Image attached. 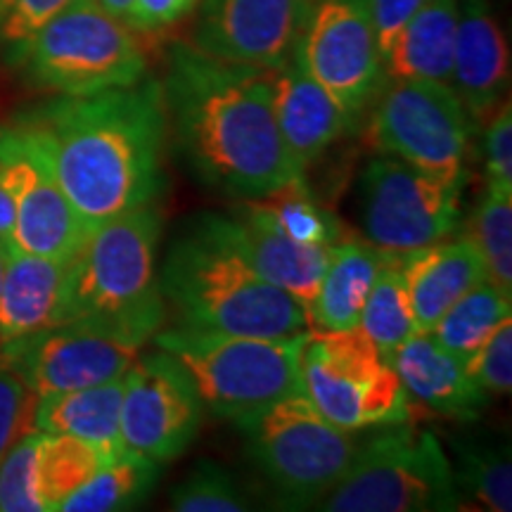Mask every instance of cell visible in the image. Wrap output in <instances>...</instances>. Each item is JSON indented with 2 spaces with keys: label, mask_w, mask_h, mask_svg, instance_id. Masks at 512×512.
Wrapping results in <instances>:
<instances>
[{
  "label": "cell",
  "mask_w": 512,
  "mask_h": 512,
  "mask_svg": "<svg viewBox=\"0 0 512 512\" xmlns=\"http://www.w3.org/2000/svg\"><path fill=\"white\" fill-rule=\"evenodd\" d=\"M34 133L60 188L93 230L157 202L169 133L162 83L57 95L17 119Z\"/></svg>",
  "instance_id": "6da1fadb"
},
{
  "label": "cell",
  "mask_w": 512,
  "mask_h": 512,
  "mask_svg": "<svg viewBox=\"0 0 512 512\" xmlns=\"http://www.w3.org/2000/svg\"><path fill=\"white\" fill-rule=\"evenodd\" d=\"M162 95L178 150L204 183L261 200L304 178L275 121L268 69L178 41L166 57Z\"/></svg>",
  "instance_id": "7a4b0ae2"
},
{
  "label": "cell",
  "mask_w": 512,
  "mask_h": 512,
  "mask_svg": "<svg viewBox=\"0 0 512 512\" xmlns=\"http://www.w3.org/2000/svg\"><path fill=\"white\" fill-rule=\"evenodd\" d=\"M159 287L181 328L252 337L311 330L304 306L249 264L223 214L197 216L176 235L159 266Z\"/></svg>",
  "instance_id": "3957f363"
},
{
  "label": "cell",
  "mask_w": 512,
  "mask_h": 512,
  "mask_svg": "<svg viewBox=\"0 0 512 512\" xmlns=\"http://www.w3.org/2000/svg\"><path fill=\"white\" fill-rule=\"evenodd\" d=\"M162 214L157 202L88 230L69 259L60 323L100 325L143 344L164 325L157 247Z\"/></svg>",
  "instance_id": "277c9868"
},
{
  "label": "cell",
  "mask_w": 512,
  "mask_h": 512,
  "mask_svg": "<svg viewBox=\"0 0 512 512\" xmlns=\"http://www.w3.org/2000/svg\"><path fill=\"white\" fill-rule=\"evenodd\" d=\"M304 335L252 337L174 325L155 332V344L195 384L204 411L247 427L285 396L302 392Z\"/></svg>",
  "instance_id": "5b68a950"
},
{
  "label": "cell",
  "mask_w": 512,
  "mask_h": 512,
  "mask_svg": "<svg viewBox=\"0 0 512 512\" xmlns=\"http://www.w3.org/2000/svg\"><path fill=\"white\" fill-rule=\"evenodd\" d=\"M31 86L57 95H93L126 88L147 76L138 34L100 10L74 0L10 57Z\"/></svg>",
  "instance_id": "8992f818"
},
{
  "label": "cell",
  "mask_w": 512,
  "mask_h": 512,
  "mask_svg": "<svg viewBox=\"0 0 512 512\" xmlns=\"http://www.w3.org/2000/svg\"><path fill=\"white\" fill-rule=\"evenodd\" d=\"M463 498L451 460L430 430L396 422L358 446L344 477L318 503L325 512H451Z\"/></svg>",
  "instance_id": "52a82bcc"
},
{
  "label": "cell",
  "mask_w": 512,
  "mask_h": 512,
  "mask_svg": "<svg viewBox=\"0 0 512 512\" xmlns=\"http://www.w3.org/2000/svg\"><path fill=\"white\" fill-rule=\"evenodd\" d=\"M247 456L283 510L318 508L358 451L304 392L285 396L247 427Z\"/></svg>",
  "instance_id": "ba28073f"
},
{
  "label": "cell",
  "mask_w": 512,
  "mask_h": 512,
  "mask_svg": "<svg viewBox=\"0 0 512 512\" xmlns=\"http://www.w3.org/2000/svg\"><path fill=\"white\" fill-rule=\"evenodd\" d=\"M302 392L347 432L408 422V394L392 363L361 328L306 332Z\"/></svg>",
  "instance_id": "9c48e42d"
},
{
  "label": "cell",
  "mask_w": 512,
  "mask_h": 512,
  "mask_svg": "<svg viewBox=\"0 0 512 512\" xmlns=\"http://www.w3.org/2000/svg\"><path fill=\"white\" fill-rule=\"evenodd\" d=\"M467 174L441 176L380 155L358 178V221L370 245L408 254L451 238L460 226Z\"/></svg>",
  "instance_id": "30bf717a"
},
{
  "label": "cell",
  "mask_w": 512,
  "mask_h": 512,
  "mask_svg": "<svg viewBox=\"0 0 512 512\" xmlns=\"http://www.w3.org/2000/svg\"><path fill=\"white\" fill-rule=\"evenodd\" d=\"M370 107L368 133L382 155L432 174H465L475 121L451 86L387 79Z\"/></svg>",
  "instance_id": "8fae6325"
},
{
  "label": "cell",
  "mask_w": 512,
  "mask_h": 512,
  "mask_svg": "<svg viewBox=\"0 0 512 512\" xmlns=\"http://www.w3.org/2000/svg\"><path fill=\"white\" fill-rule=\"evenodd\" d=\"M297 57L337 102L349 128L366 119L387 81L366 0H316Z\"/></svg>",
  "instance_id": "7c38bea8"
},
{
  "label": "cell",
  "mask_w": 512,
  "mask_h": 512,
  "mask_svg": "<svg viewBox=\"0 0 512 512\" xmlns=\"http://www.w3.org/2000/svg\"><path fill=\"white\" fill-rule=\"evenodd\" d=\"M0 183L15 207L12 245L60 261L79 252L86 223L57 183L41 143L19 121L0 128Z\"/></svg>",
  "instance_id": "4fadbf2b"
},
{
  "label": "cell",
  "mask_w": 512,
  "mask_h": 512,
  "mask_svg": "<svg viewBox=\"0 0 512 512\" xmlns=\"http://www.w3.org/2000/svg\"><path fill=\"white\" fill-rule=\"evenodd\" d=\"M204 418V406L188 373L176 358L159 349L138 356L124 377L121 441L126 451L155 463H169L185 453Z\"/></svg>",
  "instance_id": "5bb4252c"
},
{
  "label": "cell",
  "mask_w": 512,
  "mask_h": 512,
  "mask_svg": "<svg viewBox=\"0 0 512 512\" xmlns=\"http://www.w3.org/2000/svg\"><path fill=\"white\" fill-rule=\"evenodd\" d=\"M143 344L100 325L60 323L3 351L8 368L27 382L36 396L74 392L124 377Z\"/></svg>",
  "instance_id": "9a60e30c"
},
{
  "label": "cell",
  "mask_w": 512,
  "mask_h": 512,
  "mask_svg": "<svg viewBox=\"0 0 512 512\" xmlns=\"http://www.w3.org/2000/svg\"><path fill=\"white\" fill-rule=\"evenodd\" d=\"M316 0H202L190 43L216 60L278 69L297 53Z\"/></svg>",
  "instance_id": "2e32d148"
},
{
  "label": "cell",
  "mask_w": 512,
  "mask_h": 512,
  "mask_svg": "<svg viewBox=\"0 0 512 512\" xmlns=\"http://www.w3.org/2000/svg\"><path fill=\"white\" fill-rule=\"evenodd\" d=\"M228 226L242 254L268 283L292 294L311 318L320 280L330 261V249L294 240L261 200H245L228 214Z\"/></svg>",
  "instance_id": "e0dca14e"
},
{
  "label": "cell",
  "mask_w": 512,
  "mask_h": 512,
  "mask_svg": "<svg viewBox=\"0 0 512 512\" xmlns=\"http://www.w3.org/2000/svg\"><path fill=\"white\" fill-rule=\"evenodd\" d=\"M510 83V50L486 0H458L451 91L472 121L491 117Z\"/></svg>",
  "instance_id": "ac0fdd59"
},
{
  "label": "cell",
  "mask_w": 512,
  "mask_h": 512,
  "mask_svg": "<svg viewBox=\"0 0 512 512\" xmlns=\"http://www.w3.org/2000/svg\"><path fill=\"white\" fill-rule=\"evenodd\" d=\"M271 95L287 150L304 174L339 136L351 131L337 102L306 72L297 53L271 69Z\"/></svg>",
  "instance_id": "d6986e66"
},
{
  "label": "cell",
  "mask_w": 512,
  "mask_h": 512,
  "mask_svg": "<svg viewBox=\"0 0 512 512\" xmlns=\"http://www.w3.org/2000/svg\"><path fill=\"white\" fill-rule=\"evenodd\" d=\"M69 261L8 247L0 285V354L60 325Z\"/></svg>",
  "instance_id": "ffe728a7"
},
{
  "label": "cell",
  "mask_w": 512,
  "mask_h": 512,
  "mask_svg": "<svg viewBox=\"0 0 512 512\" xmlns=\"http://www.w3.org/2000/svg\"><path fill=\"white\" fill-rule=\"evenodd\" d=\"M392 366L408 396L448 420H477L491 396L477 387L465 363L441 347L430 332H418L396 351Z\"/></svg>",
  "instance_id": "44dd1931"
},
{
  "label": "cell",
  "mask_w": 512,
  "mask_h": 512,
  "mask_svg": "<svg viewBox=\"0 0 512 512\" xmlns=\"http://www.w3.org/2000/svg\"><path fill=\"white\" fill-rule=\"evenodd\" d=\"M401 273L420 332H430L460 297L489 280L482 256L467 238L441 240L403 254Z\"/></svg>",
  "instance_id": "7402d4cb"
},
{
  "label": "cell",
  "mask_w": 512,
  "mask_h": 512,
  "mask_svg": "<svg viewBox=\"0 0 512 512\" xmlns=\"http://www.w3.org/2000/svg\"><path fill=\"white\" fill-rule=\"evenodd\" d=\"M124 377L74 392L36 396L31 427L43 434H72L88 441L110 463L126 451L121 441Z\"/></svg>",
  "instance_id": "603a6c76"
},
{
  "label": "cell",
  "mask_w": 512,
  "mask_h": 512,
  "mask_svg": "<svg viewBox=\"0 0 512 512\" xmlns=\"http://www.w3.org/2000/svg\"><path fill=\"white\" fill-rule=\"evenodd\" d=\"M458 0H425L403 24L382 62L387 79L451 83Z\"/></svg>",
  "instance_id": "cb8c5ba5"
},
{
  "label": "cell",
  "mask_w": 512,
  "mask_h": 512,
  "mask_svg": "<svg viewBox=\"0 0 512 512\" xmlns=\"http://www.w3.org/2000/svg\"><path fill=\"white\" fill-rule=\"evenodd\" d=\"M387 252L368 240H339L330 249V261L311 306V328H358L363 304Z\"/></svg>",
  "instance_id": "d4e9b609"
},
{
  "label": "cell",
  "mask_w": 512,
  "mask_h": 512,
  "mask_svg": "<svg viewBox=\"0 0 512 512\" xmlns=\"http://www.w3.org/2000/svg\"><path fill=\"white\" fill-rule=\"evenodd\" d=\"M98 448L72 434H38L34 456V494L43 510H60L69 496L91 482L105 465Z\"/></svg>",
  "instance_id": "484cf974"
},
{
  "label": "cell",
  "mask_w": 512,
  "mask_h": 512,
  "mask_svg": "<svg viewBox=\"0 0 512 512\" xmlns=\"http://www.w3.org/2000/svg\"><path fill=\"white\" fill-rule=\"evenodd\" d=\"M512 318V294L484 280L432 325L430 335L460 361L475 356L491 335Z\"/></svg>",
  "instance_id": "4316f807"
},
{
  "label": "cell",
  "mask_w": 512,
  "mask_h": 512,
  "mask_svg": "<svg viewBox=\"0 0 512 512\" xmlns=\"http://www.w3.org/2000/svg\"><path fill=\"white\" fill-rule=\"evenodd\" d=\"M451 470L460 498H472L489 512L512 510L510 448L482 437H458L451 441Z\"/></svg>",
  "instance_id": "83f0119b"
},
{
  "label": "cell",
  "mask_w": 512,
  "mask_h": 512,
  "mask_svg": "<svg viewBox=\"0 0 512 512\" xmlns=\"http://www.w3.org/2000/svg\"><path fill=\"white\" fill-rule=\"evenodd\" d=\"M401 264L403 254L387 252L363 304L361 320H358V328L373 339V344L389 363L396 351L420 332L415 325L411 302H408L406 285H403Z\"/></svg>",
  "instance_id": "f1b7e54d"
},
{
  "label": "cell",
  "mask_w": 512,
  "mask_h": 512,
  "mask_svg": "<svg viewBox=\"0 0 512 512\" xmlns=\"http://www.w3.org/2000/svg\"><path fill=\"white\" fill-rule=\"evenodd\" d=\"M162 475V463L124 451L95 472L91 482L81 486L62 503L64 512H112L126 510L143 501Z\"/></svg>",
  "instance_id": "f546056e"
},
{
  "label": "cell",
  "mask_w": 512,
  "mask_h": 512,
  "mask_svg": "<svg viewBox=\"0 0 512 512\" xmlns=\"http://www.w3.org/2000/svg\"><path fill=\"white\" fill-rule=\"evenodd\" d=\"M465 238L482 256L489 283L512 294V190L486 185Z\"/></svg>",
  "instance_id": "4dcf8cb0"
},
{
  "label": "cell",
  "mask_w": 512,
  "mask_h": 512,
  "mask_svg": "<svg viewBox=\"0 0 512 512\" xmlns=\"http://www.w3.org/2000/svg\"><path fill=\"white\" fill-rule=\"evenodd\" d=\"M169 508L176 512H245L254 508V501L233 472L214 460H202L171 491Z\"/></svg>",
  "instance_id": "1f68e13d"
},
{
  "label": "cell",
  "mask_w": 512,
  "mask_h": 512,
  "mask_svg": "<svg viewBox=\"0 0 512 512\" xmlns=\"http://www.w3.org/2000/svg\"><path fill=\"white\" fill-rule=\"evenodd\" d=\"M261 202L271 211L273 219L280 223V228L294 240L323 247H332L339 240H344L339 221L306 192L304 178L285 185L273 195L261 197Z\"/></svg>",
  "instance_id": "d6a6232c"
},
{
  "label": "cell",
  "mask_w": 512,
  "mask_h": 512,
  "mask_svg": "<svg viewBox=\"0 0 512 512\" xmlns=\"http://www.w3.org/2000/svg\"><path fill=\"white\" fill-rule=\"evenodd\" d=\"M36 430L24 432L0 460V512H41L34 494Z\"/></svg>",
  "instance_id": "836d02e7"
},
{
  "label": "cell",
  "mask_w": 512,
  "mask_h": 512,
  "mask_svg": "<svg viewBox=\"0 0 512 512\" xmlns=\"http://www.w3.org/2000/svg\"><path fill=\"white\" fill-rule=\"evenodd\" d=\"M467 373L489 396L510 394L512 387V318L491 335L489 342L465 361Z\"/></svg>",
  "instance_id": "e575fe53"
},
{
  "label": "cell",
  "mask_w": 512,
  "mask_h": 512,
  "mask_svg": "<svg viewBox=\"0 0 512 512\" xmlns=\"http://www.w3.org/2000/svg\"><path fill=\"white\" fill-rule=\"evenodd\" d=\"M34 406L36 394L27 387V382L15 370L0 368V460L24 432L34 430Z\"/></svg>",
  "instance_id": "d590c367"
},
{
  "label": "cell",
  "mask_w": 512,
  "mask_h": 512,
  "mask_svg": "<svg viewBox=\"0 0 512 512\" xmlns=\"http://www.w3.org/2000/svg\"><path fill=\"white\" fill-rule=\"evenodd\" d=\"M486 185L512 190V107L501 102L491 114L484 133Z\"/></svg>",
  "instance_id": "8d00e7d4"
},
{
  "label": "cell",
  "mask_w": 512,
  "mask_h": 512,
  "mask_svg": "<svg viewBox=\"0 0 512 512\" xmlns=\"http://www.w3.org/2000/svg\"><path fill=\"white\" fill-rule=\"evenodd\" d=\"M72 3L74 0H10L8 15L0 24V38L8 46L10 57Z\"/></svg>",
  "instance_id": "74e56055"
},
{
  "label": "cell",
  "mask_w": 512,
  "mask_h": 512,
  "mask_svg": "<svg viewBox=\"0 0 512 512\" xmlns=\"http://www.w3.org/2000/svg\"><path fill=\"white\" fill-rule=\"evenodd\" d=\"M200 0H133V27L138 34H152L174 27L197 10Z\"/></svg>",
  "instance_id": "f35d334b"
},
{
  "label": "cell",
  "mask_w": 512,
  "mask_h": 512,
  "mask_svg": "<svg viewBox=\"0 0 512 512\" xmlns=\"http://www.w3.org/2000/svg\"><path fill=\"white\" fill-rule=\"evenodd\" d=\"M425 0H366L370 17H373V27L380 43V53L384 57L387 48L399 34L403 24L413 17V12L420 8Z\"/></svg>",
  "instance_id": "ab89813d"
},
{
  "label": "cell",
  "mask_w": 512,
  "mask_h": 512,
  "mask_svg": "<svg viewBox=\"0 0 512 512\" xmlns=\"http://www.w3.org/2000/svg\"><path fill=\"white\" fill-rule=\"evenodd\" d=\"M12 235H15V207L5 190V185L0 183V242L5 247L12 245Z\"/></svg>",
  "instance_id": "60d3db41"
},
{
  "label": "cell",
  "mask_w": 512,
  "mask_h": 512,
  "mask_svg": "<svg viewBox=\"0 0 512 512\" xmlns=\"http://www.w3.org/2000/svg\"><path fill=\"white\" fill-rule=\"evenodd\" d=\"M93 3L98 5L100 10H105L107 15H112L114 19H119L121 24H126V27L136 31V27H133V0H93Z\"/></svg>",
  "instance_id": "b9f144b4"
},
{
  "label": "cell",
  "mask_w": 512,
  "mask_h": 512,
  "mask_svg": "<svg viewBox=\"0 0 512 512\" xmlns=\"http://www.w3.org/2000/svg\"><path fill=\"white\" fill-rule=\"evenodd\" d=\"M5 259H8V247L0 242V285H3V273H5Z\"/></svg>",
  "instance_id": "7bdbcfd3"
},
{
  "label": "cell",
  "mask_w": 512,
  "mask_h": 512,
  "mask_svg": "<svg viewBox=\"0 0 512 512\" xmlns=\"http://www.w3.org/2000/svg\"><path fill=\"white\" fill-rule=\"evenodd\" d=\"M8 10H10V0H0V24H3V19H5V15H8Z\"/></svg>",
  "instance_id": "ee69618b"
}]
</instances>
